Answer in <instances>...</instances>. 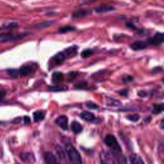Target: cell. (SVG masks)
<instances>
[{"label": "cell", "mask_w": 164, "mask_h": 164, "mask_svg": "<svg viewBox=\"0 0 164 164\" xmlns=\"http://www.w3.org/2000/svg\"><path fill=\"white\" fill-rule=\"evenodd\" d=\"M18 27V25L16 23H9V25H5L2 26L0 29H14Z\"/></svg>", "instance_id": "cell-25"}, {"label": "cell", "mask_w": 164, "mask_h": 164, "mask_svg": "<svg viewBox=\"0 0 164 164\" xmlns=\"http://www.w3.org/2000/svg\"><path fill=\"white\" fill-rule=\"evenodd\" d=\"M64 78V75L60 72H55L52 75V82L55 84H58L63 81Z\"/></svg>", "instance_id": "cell-15"}, {"label": "cell", "mask_w": 164, "mask_h": 164, "mask_svg": "<svg viewBox=\"0 0 164 164\" xmlns=\"http://www.w3.org/2000/svg\"><path fill=\"white\" fill-rule=\"evenodd\" d=\"M44 159L46 164H61L60 161L52 153L47 151L44 153Z\"/></svg>", "instance_id": "cell-6"}, {"label": "cell", "mask_w": 164, "mask_h": 164, "mask_svg": "<svg viewBox=\"0 0 164 164\" xmlns=\"http://www.w3.org/2000/svg\"><path fill=\"white\" fill-rule=\"evenodd\" d=\"M33 119L35 122H39L44 119L45 115L41 111H37L33 113Z\"/></svg>", "instance_id": "cell-19"}, {"label": "cell", "mask_w": 164, "mask_h": 164, "mask_svg": "<svg viewBox=\"0 0 164 164\" xmlns=\"http://www.w3.org/2000/svg\"><path fill=\"white\" fill-rule=\"evenodd\" d=\"M26 33H23L19 34H14L12 33H0V39L3 40L5 41H15L19 39H21L27 35Z\"/></svg>", "instance_id": "cell-3"}, {"label": "cell", "mask_w": 164, "mask_h": 164, "mask_svg": "<svg viewBox=\"0 0 164 164\" xmlns=\"http://www.w3.org/2000/svg\"><path fill=\"white\" fill-rule=\"evenodd\" d=\"M53 23H55V21H47V22H44V23H39L38 25H37L35 26V28H46L50 26L51 25H53Z\"/></svg>", "instance_id": "cell-23"}, {"label": "cell", "mask_w": 164, "mask_h": 164, "mask_svg": "<svg viewBox=\"0 0 164 164\" xmlns=\"http://www.w3.org/2000/svg\"><path fill=\"white\" fill-rule=\"evenodd\" d=\"M147 43L144 41H137L132 43L131 45V48L134 51L143 50L147 47Z\"/></svg>", "instance_id": "cell-10"}, {"label": "cell", "mask_w": 164, "mask_h": 164, "mask_svg": "<svg viewBox=\"0 0 164 164\" xmlns=\"http://www.w3.org/2000/svg\"><path fill=\"white\" fill-rule=\"evenodd\" d=\"M139 95L141 97H144V96H146V94L145 92H143V91H141V92H140L139 93Z\"/></svg>", "instance_id": "cell-33"}, {"label": "cell", "mask_w": 164, "mask_h": 164, "mask_svg": "<svg viewBox=\"0 0 164 164\" xmlns=\"http://www.w3.org/2000/svg\"><path fill=\"white\" fill-rule=\"evenodd\" d=\"M130 162L131 164H144L143 160H142L141 157L136 154H132L130 156Z\"/></svg>", "instance_id": "cell-18"}, {"label": "cell", "mask_w": 164, "mask_h": 164, "mask_svg": "<svg viewBox=\"0 0 164 164\" xmlns=\"http://www.w3.org/2000/svg\"><path fill=\"white\" fill-rule=\"evenodd\" d=\"M163 110V104H155L153 106L152 108V112L155 114H160L161 112H162Z\"/></svg>", "instance_id": "cell-20"}, {"label": "cell", "mask_w": 164, "mask_h": 164, "mask_svg": "<svg viewBox=\"0 0 164 164\" xmlns=\"http://www.w3.org/2000/svg\"><path fill=\"white\" fill-rule=\"evenodd\" d=\"M36 66L34 64H26L21 66L19 69V75L21 76H28L35 71Z\"/></svg>", "instance_id": "cell-4"}, {"label": "cell", "mask_w": 164, "mask_h": 164, "mask_svg": "<svg viewBox=\"0 0 164 164\" xmlns=\"http://www.w3.org/2000/svg\"><path fill=\"white\" fill-rule=\"evenodd\" d=\"M5 95H6V92H5V90H0V102H1L3 99H4Z\"/></svg>", "instance_id": "cell-30"}, {"label": "cell", "mask_w": 164, "mask_h": 164, "mask_svg": "<svg viewBox=\"0 0 164 164\" xmlns=\"http://www.w3.org/2000/svg\"><path fill=\"white\" fill-rule=\"evenodd\" d=\"M104 143L111 149L113 154H118L122 153L121 148L115 137L112 135H107L104 140Z\"/></svg>", "instance_id": "cell-2"}, {"label": "cell", "mask_w": 164, "mask_h": 164, "mask_svg": "<svg viewBox=\"0 0 164 164\" xmlns=\"http://www.w3.org/2000/svg\"><path fill=\"white\" fill-rule=\"evenodd\" d=\"M75 29H76V27H74V26L68 25V26H63V27L60 28V29H58V32L60 33H66L69 31H74L75 30Z\"/></svg>", "instance_id": "cell-21"}, {"label": "cell", "mask_w": 164, "mask_h": 164, "mask_svg": "<svg viewBox=\"0 0 164 164\" xmlns=\"http://www.w3.org/2000/svg\"><path fill=\"white\" fill-rule=\"evenodd\" d=\"M78 47L76 46H72L67 48V49L63 51L64 53L66 56V58L69 59L74 57L78 54Z\"/></svg>", "instance_id": "cell-8"}, {"label": "cell", "mask_w": 164, "mask_h": 164, "mask_svg": "<svg viewBox=\"0 0 164 164\" xmlns=\"http://www.w3.org/2000/svg\"><path fill=\"white\" fill-rule=\"evenodd\" d=\"M101 164H106V163H103V162H101Z\"/></svg>", "instance_id": "cell-35"}, {"label": "cell", "mask_w": 164, "mask_h": 164, "mask_svg": "<svg viewBox=\"0 0 164 164\" xmlns=\"http://www.w3.org/2000/svg\"><path fill=\"white\" fill-rule=\"evenodd\" d=\"M56 151L58 153V155L59 156V157H60V158H65V154H64V152L63 151L62 148H61V147L59 146H57V148H56Z\"/></svg>", "instance_id": "cell-28"}, {"label": "cell", "mask_w": 164, "mask_h": 164, "mask_svg": "<svg viewBox=\"0 0 164 164\" xmlns=\"http://www.w3.org/2000/svg\"><path fill=\"white\" fill-rule=\"evenodd\" d=\"M112 153V152H111ZM113 154V153H112ZM115 158L116 164H128L126 158L122 155V153H119V154H113Z\"/></svg>", "instance_id": "cell-16"}, {"label": "cell", "mask_w": 164, "mask_h": 164, "mask_svg": "<svg viewBox=\"0 0 164 164\" xmlns=\"http://www.w3.org/2000/svg\"><path fill=\"white\" fill-rule=\"evenodd\" d=\"M86 106H87L89 109H92V110H96L99 108L98 104H96L94 103H88L86 104Z\"/></svg>", "instance_id": "cell-29"}, {"label": "cell", "mask_w": 164, "mask_h": 164, "mask_svg": "<svg viewBox=\"0 0 164 164\" xmlns=\"http://www.w3.org/2000/svg\"><path fill=\"white\" fill-rule=\"evenodd\" d=\"M122 81H124L125 82H130L133 81V78L130 76H126L125 78H124L122 79Z\"/></svg>", "instance_id": "cell-31"}, {"label": "cell", "mask_w": 164, "mask_h": 164, "mask_svg": "<svg viewBox=\"0 0 164 164\" xmlns=\"http://www.w3.org/2000/svg\"><path fill=\"white\" fill-rule=\"evenodd\" d=\"M160 126H161V129H163V120H162V121H161Z\"/></svg>", "instance_id": "cell-34"}, {"label": "cell", "mask_w": 164, "mask_h": 164, "mask_svg": "<svg viewBox=\"0 0 164 164\" xmlns=\"http://www.w3.org/2000/svg\"><path fill=\"white\" fill-rule=\"evenodd\" d=\"M7 73L9 76L12 78H16L18 76H19V69H9L7 70Z\"/></svg>", "instance_id": "cell-22"}, {"label": "cell", "mask_w": 164, "mask_h": 164, "mask_svg": "<svg viewBox=\"0 0 164 164\" xmlns=\"http://www.w3.org/2000/svg\"><path fill=\"white\" fill-rule=\"evenodd\" d=\"M128 119L131 120V121L132 122H137V120H139L140 119V117L139 115H137V114H134V115H128L127 117Z\"/></svg>", "instance_id": "cell-27"}, {"label": "cell", "mask_w": 164, "mask_h": 164, "mask_svg": "<svg viewBox=\"0 0 164 164\" xmlns=\"http://www.w3.org/2000/svg\"><path fill=\"white\" fill-rule=\"evenodd\" d=\"M19 157L21 158V159L24 162L28 163H33L35 161V159L34 155L32 154L31 153H21Z\"/></svg>", "instance_id": "cell-9"}, {"label": "cell", "mask_w": 164, "mask_h": 164, "mask_svg": "<svg viewBox=\"0 0 164 164\" xmlns=\"http://www.w3.org/2000/svg\"><path fill=\"white\" fill-rule=\"evenodd\" d=\"M114 10L115 9L114 7L110 6V5H101V6L96 8L95 11L97 13H105L113 11V10Z\"/></svg>", "instance_id": "cell-13"}, {"label": "cell", "mask_w": 164, "mask_h": 164, "mask_svg": "<svg viewBox=\"0 0 164 164\" xmlns=\"http://www.w3.org/2000/svg\"><path fill=\"white\" fill-rule=\"evenodd\" d=\"M163 39H164L163 33L157 32L154 36H153L152 37H151L150 39H148L147 43L151 45L157 46H159L162 44L163 42Z\"/></svg>", "instance_id": "cell-5"}, {"label": "cell", "mask_w": 164, "mask_h": 164, "mask_svg": "<svg viewBox=\"0 0 164 164\" xmlns=\"http://www.w3.org/2000/svg\"><path fill=\"white\" fill-rule=\"evenodd\" d=\"M93 53V50L90 49H86L83 51L81 53V56L83 58H88L92 55Z\"/></svg>", "instance_id": "cell-24"}, {"label": "cell", "mask_w": 164, "mask_h": 164, "mask_svg": "<svg viewBox=\"0 0 164 164\" xmlns=\"http://www.w3.org/2000/svg\"><path fill=\"white\" fill-rule=\"evenodd\" d=\"M24 120H25V124H28L30 122V119H29V118L28 117H25L24 118Z\"/></svg>", "instance_id": "cell-32"}, {"label": "cell", "mask_w": 164, "mask_h": 164, "mask_svg": "<svg viewBox=\"0 0 164 164\" xmlns=\"http://www.w3.org/2000/svg\"><path fill=\"white\" fill-rule=\"evenodd\" d=\"M90 12L91 11L90 10H84V9L80 10L73 13V14H72V17L74 19L82 18L88 15Z\"/></svg>", "instance_id": "cell-12"}, {"label": "cell", "mask_w": 164, "mask_h": 164, "mask_svg": "<svg viewBox=\"0 0 164 164\" xmlns=\"http://www.w3.org/2000/svg\"><path fill=\"white\" fill-rule=\"evenodd\" d=\"M71 130L73 131L74 133L78 134L80 133L83 130V128L82 125L78 122L73 121L71 123Z\"/></svg>", "instance_id": "cell-17"}, {"label": "cell", "mask_w": 164, "mask_h": 164, "mask_svg": "<svg viewBox=\"0 0 164 164\" xmlns=\"http://www.w3.org/2000/svg\"><path fill=\"white\" fill-rule=\"evenodd\" d=\"M66 150L71 164H82L81 155L72 145L67 144Z\"/></svg>", "instance_id": "cell-1"}, {"label": "cell", "mask_w": 164, "mask_h": 164, "mask_svg": "<svg viewBox=\"0 0 164 164\" xmlns=\"http://www.w3.org/2000/svg\"><path fill=\"white\" fill-rule=\"evenodd\" d=\"M66 59L67 58L65 54H64L63 52H61L58 53L57 54H56L53 56L52 60L55 62L56 66H58L62 64Z\"/></svg>", "instance_id": "cell-11"}, {"label": "cell", "mask_w": 164, "mask_h": 164, "mask_svg": "<svg viewBox=\"0 0 164 164\" xmlns=\"http://www.w3.org/2000/svg\"><path fill=\"white\" fill-rule=\"evenodd\" d=\"M68 89V87H60V86H55V87H52L50 88V90L52 91H54V92H59V91H64Z\"/></svg>", "instance_id": "cell-26"}, {"label": "cell", "mask_w": 164, "mask_h": 164, "mask_svg": "<svg viewBox=\"0 0 164 164\" xmlns=\"http://www.w3.org/2000/svg\"><path fill=\"white\" fill-rule=\"evenodd\" d=\"M56 125L64 130H67L68 128V118L66 115H60L55 120Z\"/></svg>", "instance_id": "cell-7"}, {"label": "cell", "mask_w": 164, "mask_h": 164, "mask_svg": "<svg viewBox=\"0 0 164 164\" xmlns=\"http://www.w3.org/2000/svg\"><path fill=\"white\" fill-rule=\"evenodd\" d=\"M80 117L83 120L87 122H92L96 119L94 115L89 112H83L80 114Z\"/></svg>", "instance_id": "cell-14"}]
</instances>
